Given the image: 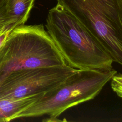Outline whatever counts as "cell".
<instances>
[{"mask_svg": "<svg viewBox=\"0 0 122 122\" xmlns=\"http://www.w3.org/2000/svg\"><path fill=\"white\" fill-rule=\"evenodd\" d=\"M45 27L67 65L78 70H111V56L81 23L57 3L50 9Z\"/></svg>", "mask_w": 122, "mask_h": 122, "instance_id": "6da1fadb", "label": "cell"}, {"mask_svg": "<svg viewBox=\"0 0 122 122\" xmlns=\"http://www.w3.org/2000/svg\"><path fill=\"white\" fill-rule=\"evenodd\" d=\"M66 64L43 25H20L10 32L0 51V81L12 71Z\"/></svg>", "mask_w": 122, "mask_h": 122, "instance_id": "7a4b0ae2", "label": "cell"}, {"mask_svg": "<svg viewBox=\"0 0 122 122\" xmlns=\"http://www.w3.org/2000/svg\"><path fill=\"white\" fill-rule=\"evenodd\" d=\"M117 73L111 70H78L60 84L44 93L17 118L48 115L56 121L67 109L93 99Z\"/></svg>", "mask_w": 122, "mask_h": 122, "instance_id": "3957f363", "label": "cell"}, {"mask_svg": "<svg viewBox=\"0 0 122 122\" xmlns=\"http://www.w3.org/2000/svg\"><path fill=\"white\" fill-rule=\"evenodd\" d=\"M99 41L108 43L122 34V0H57Z\"/></svg>", "mask_w": 122, "mask_h": 122, "instance_id": "277c9868", "label": "cell"}, {"mask_svg": "<svg viewBox=\"0 0 122 122\" xmlns=\"http://www.w3.org/2000/svg\"><path fill=\"white\" fill-rule=\"evenodd\" d=\"M78 70L66 64L12 71L0 81V99L20 98L45 93Z\"/></svg>", "mask_w": 122, "mask_h": 122, "instance_id": "5b68a950", "label": "cell"}, {"mask_svg": "<svg viewBox=\"0 0 122 122\" xmlns=\"http://www.w3.org/2000/svg\"><path fill=\"white\" fill-rule=\"evenodd\" d=\"M44 93L20 98L0 99V122H9L36 102Z\"/></svg>", "mask_w": 122, "mask_h": 122, "instance_id": "8992f818", "label": "cell"}, {"mask_svg": "<svg viewBox=\"0 0 122 122\" xmlns=\"http://www.w3.org/2000/svg\"><path fill=\"white\" fill-rule=\"evenodd\" d=\"M35 0H8L10 16L16 26L24 24L28 20Z\"/></svg>", "mask_w": 122, "mask_h": 122, "instance_id": "52a82bcc", "label": "cell"}, {"mask_svg": "<svg viewBox=\"0 0 122 122\" xmlns=\"http://www.w3.org/2000/svg\"><path fill=\"white\" fill-rule=\"evenodd\" d=\"M8 0H0V33L9 27L16 25L9 12Z\"/></svg>", "mask_w": 122, "mask_h": 122, "instance_id": "ba28073f", "label": "cell"}, {"mask_svg": "<svg viewBox=\"0 0 122 122\" xmlns=\"http://www.w3.org/2000/svg\"><path fill=\"white\" fill-rule=\"evenodd\" d=\"M111 81L112 90L122 99V74L116 73Z\"/></svg>", "mask_w": 122, "mask_h": 122, "instance_id": "9c48e42d", "label": "cell"}, {"mask_svg": "<svg viewBox=\"0 0 122 122\" xmlns=\"http://www.w3.org/2000/svg\"><path fill=\"white\" fill-rule=\"evenodd\" d=\"M15 28L16 27L13 25L10 26L0 33V51L2 48L10 32Z\"/></svg>", "mask_w": 122, "mask_h": 122, "instance_id": "30bf717a", "label": "cell"}]
</instances>
